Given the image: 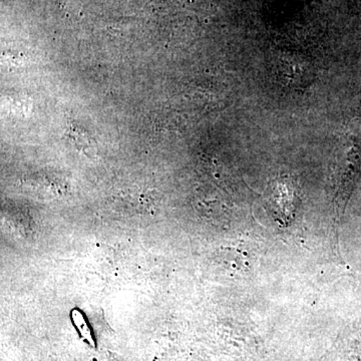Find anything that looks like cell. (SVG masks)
<instances>
[{
  "label": "cell",
  "mask_w": 361,
  "mask_h": 361,
  "mask_svg": "<svg viewBox=\"0 0 361 361\" xmlns=\"http://www.w3.org/2000/svg\"><path fill=\"white\" fill-rule=\"evenodd\" d=\"M358 355H360V360L361 361V342L360 344V348H358Z\"/></svg>",
  "instance_id": "obj_2"
},
{
  "label": "cell",
  "mask_w": 361,
  "mask_h": 361,
  "mask_svg": "<svg viewBox=\"0 0 361 361\" xmlns=\"http://www.w3.org/2000/svg\"><path fill=\"white\" fill-rule=\"evenodd\" d=\"M71 317H73V324L77 327L78 332H80L82 338H85V341L90 344V345H94V339H92V334H90L89 326H87V322H85L82 315L80 314L78 311H73V314H71Z\"/></svg>",
  "instance_id": "obj_1"
}]
</instances>
